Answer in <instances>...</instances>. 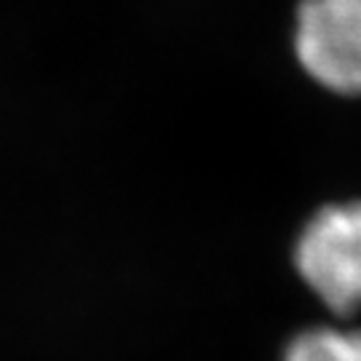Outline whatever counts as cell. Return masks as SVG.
Instances as JSON below:
<instances>
[{"label": "cell", "instance_id": "6da1fadb", "mask_svg": "<svg viewBox=\"0 0 361 361\" xmlns=\"http://www.w3.org/2000/svg\"><path fill=\"white\" fill-rule=\"evenodd\" d=\"M289 265L326 319L361 322V195L313 209L292 238Z\"/></svg>", "mask_w": 361, "mask_h": 361}, {"label": "cell", "instance_id": "7a4b0ae2", "mask_svg": "<svg viewBox=\"0 0 361 361\" xmlns=\"http://www.w3.org/2000/svg\"><path fill=\"white\" fill-rule=\"evenodd\" d=\"M292 49L316 89L361 102V0H300Z\"/></svg>", "mask_w": 361, "mask_h": 361}, {"label": "cell", "instance_id": "3957f363", "mask_svg": "<svg viewBox=\"0 0 361 361\" xmlns=\"http://www.w3.org/2000/svg\"><path fill=\"white\" fill-rule=\"evenodd\" d=\"M276 361H361V322H313L284 340Z\"/></svg>", "mask_w": 361, "mask_h": 361}]
</instances>
